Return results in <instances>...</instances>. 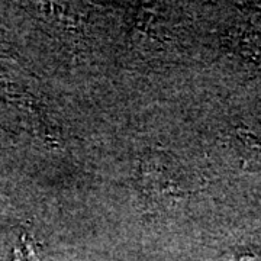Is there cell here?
I'll list each match as a JSON object with an SVG mask.
<instances>
[{
	"instance_id": "obj_1",
	"label": "cell",
	"mask_w": 261,
	"mask_h": 261,
	"mask_svg": "<svg viewBox=\"0 0 261 261\" xmlns=\"http://www.w3.org/2000/svg\"><path fill=\"white\" fill-rule=\"evenodd\" d=\"M157 159L151 160V163L144 166V180H147L151 193L160 196L178 195L183 192V173L168 159H161V155H155Z\"/></svg>"
},
{
	"instance_id": "obj_2",
	"label": "cell",
	"mask_w": 261,
	"mask_h": 261,
	"mask_svg": "<svg viewBox=\"0 0 261 261\" xmlns=\"http://www.w3.org/2000/svg\"><path fill=\"white\" fill-rule=\"evenodd\" d=\"M2 241L0 252L3 254V258H10V261H39L38 245L28 232L22 229L5 232Z\"/></svg>"
}]
</instances>
